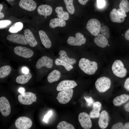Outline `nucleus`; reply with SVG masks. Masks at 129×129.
Instances as JSON below:
<instances>
[{"label":"nucleus","instance_id":"obj_7","mask_svg":"<svg viewBox=\"0 0 129 129\" xmlns=\"http://www.w3.org/2000/svg\"><path fill=\"white\" fill-rule=\"evenodd\" d=\"M32 124L31 120L26 117H19L15 122L16 127L18 129H28L31 127Z\"/></svg>","mask_w":129,"mask_h":129},{"label":"nucleus","instance_id":"obj_15","mask_svg":"<svg viewBox=\"0 0 129 129\" xmlns=\"http://www.w3.org/2000/svg\"><path fill=\"white\" fill-rule=\"evenodd\" d=\"M18 4L22 8L29 11L34 10L37 7V4L33 0H20Z\"/></svg>","mask_w":129,"mask_h":129},{"label":"nucleus","instance_id":"obj_30","mask_svg":"<svg viewBox=\"0 0 129 129\" xmlns=\"http://www.w3.org/2000/svg\"><path fill=\"white\" fill-rule=\"evenodd\" d=\"M23 26V24L21 22H16L10 27L9 31L12 33H16L21 30Z\"/></svg>","mask_w":129,"mask_h":129},{"label":"nucleus","instance_id":"obj_20","mask_svg":"<svg viewBox=\"0 0 129 129\" xmlns=\"http://www.w3.org/2000/svg\"><path fill=\"white\" fill-rule=\"evenodd\" d=\"M39 34L41 42L44 47L47 48H51V42L46 33L43 30H40L39 32Z\"/></svg>","mask_w":129,"mask_h":129},{"label":"nucleus","instance_id":"obj_27","mask_svg":"<svg viewBox=\"0 0 129 129\" xmlns=\"http://www.w3.org/2000/svg\"><path fill=\"white\" fill-rule=\"evenodd\" d=\"M55 11L57 14L58 18L62 19L64 20H67L69 18L68 13L63 11V8L61 6H58L55 9Z\"/></svg>","mask_w":129,"mask_h":129},{"label":"nucleus","instance_id":"obj_12","mask_svg":"<svg viewBox=\"0 0 129 129\" xmlns=\"http://www.w3.org/2000/svg\"><path fill=\"white\" fill-rule=\"evenodd\" d=\"M77 85V83L74 81L64 80L58 84L56 87V90L58 91H61L71 89Z\"/></svg>","mask_w":129,"mask_h":129},{"label":"nucleus","instance_id":"obj_32","mask_svg":"<svg viewBox=\"0 0 129 129\" xmlns=\"http://www.w3.org/2000/svg\"><path fill=\"white\" fill-rule=\"evenodd\" d=\"M58 129H74L75 128L72 124L65 121L60 122L57 126Z\"/></svg>","mask_w":129,"mask_h":129},{"label":"nucleus","instance_id":"obj_48","mask_svg":"<svg viewBox=\"0 0 129 129\" xmlns=\"http://www.w3.org/2000/svg\"><path fill=\"white\" fill-rule=\"evenodd\" d=\"M124 129H129V122L126 123L124 124Z\"/></svg>","mask_w":129,"mask_h":129},{"label":"nucleus","instance_id":"obj_3","mask_svg":"<svg viewBox=\"0 0 129 129\" xmlns=\"http://www.w3.org/2000/svg\"><path fill=\"white\" fill-rule=\"evenodd\" d=\"M112 69L114 74L118 77L123 78L126 75L127 70L124 67L123 62L120 60H117L114 61Z\"/></svg>","mask_w":129,"mask_h":129},{"label":"nucleus","instance_id":"obj_41","mask_svg":"<svg viewBox=\"0 0 129 129\" xmlns=\"http://www.w3.org/2000/svg\"><path fill=\"white\" fill-rule=\"evenodd\" d=\"M124 86L126 90L129 91V77L126 80L124 83Z\"/></svg>","mask_w":129,"mask_h":129},{"label":"nucleus","instance_id":"obj_47","mask_svg":"<svg viewBox=\"0 0 129 129\" xmlns=\"http://www.w3.org/2000/svg\"><path fill=\"white\" fill-rule=\"evenodd\" d=\"M18 91L21 94H22L25 92V90L24 88L21 87L19 89Z\"/></svg>","mask_w":129,"mask_h":129},{"label":"nucleus","instance_id":"obj_42","mask_svg":"<svg viewBox=\"0 0 129 129\" xmlns=\"http://www.w3.org/2000/svg\"><path fill=\"white\" fill-rule=\"evenodd\" d=\"M89 0H78L79 3L82 5H85Z\"/></svg>","mask_w":129,"mask_h":129},{"label":"nucleus","instance_id":"obj_51","mask_svg":"<svg viewBox=\"0 0 129 129\" xmlns=\"http://www.w3.org/2000/svg\"><path fill=\"white\" fill-rule=\"evenodd\" d=\"M7 0L8 1H12L13 0Z\"/></svg>","mask_w":129,"mask_h":129},{"label":"nucleus","instance_id":"obj_5","mask_svg":"<svg viewBox=\"0 0 129 129\" xmlns=\"http://www.w3.org/2000/svg\"><path fill=\"white\" fill-rule=\"evenodd\" d=\"M36 94L30 92H26L18 96L19 101L22 104L28 105L36 102Z\"/></svg>","mask_w":129,"mask_h":129},{"label":"nucleus","instance_id":"obj_44","mask_svg":"<svg viewBox=\"0 0 129 129\" xmlns=\"http://www.w3.org/2000/svg\"><path fill=\"white\" fill-rule=\"evenodd\" d=\"M124 36L125 39L128 40H129V29L125 32Z\"/></svg>","mask_w":129,"mask_h":129},{"label":"nucleus","instance_id":"obj_36","mask_svg":"<svg viewBox=\"0 0 129 129\" xmlns=\"http://www.w3.org/2000/svg\"><path fill=\"white\" fill-rule=\"evenodd\" d=\"M11 23L9 20H1L0 21V28L2 29L6 27Z\"/></svg>","mask_w":129,"mask_h":129},{"label":"nucleus","instance_id":"obj_19","mask_svg":"<svg viewBox=\"0 0 129 129\" xmlns=\"http://www.w3.org/2000/svg\"><path fill=\"white\" fill-rule=\"evenodd\" d=\"M52 10V7L47 4L41 5L39 6L37 9V12L39 15L46 16L50 15Z\"/></svg>","mask_w":129,"mask_h":129},{"label":"nucleus","instance_id":"obj_49","mask_svg":"<svg viewBox=\"0 0 129 129\" xmlns=\"http://www.w3.org/2000/svg\"><path fill=\"white\" fill-rule=\"evenodd\" d=\"M4 14L0 12V19H2L4 18Z\"/></svg>","mask_w":129,"mask_h":129},{"label":"nucleus","instance_id":"obj_50","mask_svg":"<svg viewBox=\"0 0 129 129\" xmlns=\"http://www.w3.org/2000/svg\"><path fill=\"white\" fill-rule=\"evenodd\" d=\"M3 8V5L1 4H0V12H1V11H2Z\"/></svg>","mask_w":129,"mask_h":129},{"label":"nucleus","instance_id":"obj_39","mask_svg":"<svg viewBox=\"0 0 129 129\" xmlns=\"http://www.w3.org/2000/svg\"><path fill=\"white\" fill-rule=\"evenodd\" d=\"M52 111H49L48 113L44 116L43 119V121L46 123H47L48 118L52 115Z\"/></svg>","mask_w":129,"mask_h":129},{"label":"nucleus","instance_id":"obj_26","mask_svg":"<svg viewBox=\"0 0 129 129\" xmlns=\"http://www.w3.org/2000/svg\"><path fill=\"white\" fill-rule=\"evenodd\" d=\"M32 77L31 74L28 72L25 74L24 75H21L16 78V82L20 84H23L27 82Z\"/></svg>","mask_w":129,"mask_h":129},{"label":"nucleus","instance_id":"obj_31","mask_svg":"<svg viewBox=\"0 0 129 129\" xmlns=\"http://www.w3.org/2000/svg\"><path fill=\"white\" fill-rule=\"evenodd\" d=\"M55 62L57 65H62L63 66L65 69L68 71L70 70L73 68V67L72 65L62 61L59 58H57L55 59Z\"/></svg>","mask_w":129,"mask_h":129},{"label":"nucleus","instance_id":"obj_6","mask_svg":"<svg viewBox=\"0 0 129 129\" xmlns=\"http://www.w3.org/2000/svg\"><path fill=\"white\" fill-rule=\"evenodd\" d=\"M73 92V90L72 89L61 91L58 93L56 98L60 104H66L70 100Z\"/></svg>","mask_w":129,"mask_h":129},{"label":"nucleus","instance_id":"obj_43","mask_svg":"<svg viewBox=\"0 0 129 129\" xmlns=\"http://www.w3.org/2000/svg\"><path fill=\"white\" fill-rule=\"evenodd\" d=\"M117 11L118 13L121 15L126 16V14L123 10L120 9H118Z\"/></svg>","mask_w":129,"mask_h":129},{"label":"nucleus","instance_id":"obj_8","mask_svg":"<svg viewBox=\"0 0 129 129\" xmlns=\"http://www.w3.org/2000/svg\"><path fill=\"white\" fill-rule=\"evenodd\" d=\"M86 39L84 36L79 32L77 33L75 37L70 36L67 40V43L70 45L80 46L84 44L86 42Z\"/></svg>","mask_w":129,"mask_h":129},{"label":"nucleus","instance_id":"obj_33","mask_svg":"<svg viewBox=\"0 0 129 129\" xmlns=\"http://www.w3.org/2000/svg\"><path fill=\"white\" fill-rule=\"evenodd\" d=\"M120 9L125 13L129 11V2L128 0H122L120 2L119 5Z\"/></svg>","mask_w":129,"mask_h":129},{"label":"nucleus","instance_id":"obj_18","mask_svg":"<svg viewBox=\"0 0 129 129\" xmlns=\"http://www.w3.org/2000/svg\"><path fill=\"white\" fill-rule=\"evenodd\" d=\"M24 33L28 43L30 46L34 47L38 44V43L32 33L29 29L25 30Z\"/></svg>","mask_w":129,"mask_h":129},{"label":"nucleus","instance_id":"obj_23","mask_svg":"<svg viewBox=\"0 0 129 129\" xmlns=\"http://www.w3.org/2000/svg\"><path fill=\"white\" fill-rule=\"evenodd\" d=\"M66 25V22L64 20L59 18H56L52 19L50 21L49 25L52 28H54L58 27H63Z\"/></svg>","mask_w":129,"mask_h":129},{"label":"nucleus","instance_id":"obj_13","mask_svg":"<svg viewBox=\"0 0 129 129\" xmlns=\"http://www.w3.org/2000/svg\"><path fill=\"white\" fill-rule=\"evenodd\" d=\"M7 39L10 41L19 44L26 45L28 43L24 35L22 34H12L9 35L7 37Z\"/></svg>","mask_w":129,"mask_h":129},{"label":"nucleus","instance_id":"obj_29","mask_svg":"<svg viewBox=\"0 0 129 129\" xmlns=\"http://www.w3.org/2000/svg\"><path fill=\"white\" fill-rule=\"evenodd\" d=\"M11 69L10 66L5 65L0 68V78H4L8 75L10 73Z\"/></svg>","mask_w":129,"mask_h":129},{"label":"nucleus","instance_id":"obj_9","mask_svg":"<svg viewBox=\"0 0 129 129\" xmlns=\"http://www.w3.org/2000/svg\"><path fill=\"white\" fill-rule=\"evenodd\" d=\"M90 117L87 113L82 112L79 114V121L81 127L84 129H89L92 126V123Z\"/></svg>","mask_w":129,"mask_h":129},{"label":"nucleus","instance_id":"obj_34","mask_svg":"<svg viewBox=\"0 0 129 129\" xmlns=\"http://www.w3.org/2000/svg\"><path fill=\"white\" fill-rule=\"evenodd\" d=\"M100 31L103 36L106 38H109L110 37L109 29L106 26H103L101 28Z\"/></svg>","mask_w":129,"mask_h":129},{"label":"nucleus","instance_id":"obj_25","mask_svg":"<svg viewBox=\"0 0 129 129\" xmlns=\"http://www.w3.org/2000/svg\"><path fill=\"white\" fill-rule=\"evenodd\" d=\"M59 54L60 55L59 59L62 61L71 65H73L76 63V60L74 59L69 58L65 51L63 50H60Z\"/></svg>","mask_w":129,"mask_h":129},{"label":"nucleus","instance_id":"obj_22","mask_svg":"<svg viewBox=\"0 0 129 129\" xmlns=\"http://www.w3.org/2000/svg\"><path fill=\"white\" fill-rule=\"evenodd\" d=\"M95 43L98 46L104 48L108 44V41L106 38L101 34H99L94 39Z\"/></svg>","mask_w":129,"mask_h":129},{"label":"nucleus","instance_id":"obj_1","mask_svg":"<svg viewBox=\"0 0 129 129\" xmlns=\"http://www.w3.org/2000/svg\"><path fill=\"white\" fill-rule=\"evenodd\" d=\"M79 66L85 73L92 75L96 72L98 69L97 63L94 61H91L87 59L82 58L79 61Z\"/></svg>","mask_w":129,"mask_h":129},{"label":"nucleus","instance_id":"obj_46","mask_svg":"<svg viewBox=\"0 0 129 129\" xmlns=\"http://www.w3.org/2000/svg\"><path fill=\"white\" fill-rule=\"evenodd\" d=\"M22 72L24 74L28 73L29 71L28 69L26 67H24L22 68Z\"/></svg>","mask_w":129,"mask_h":129},{"label":"nucleus","instance_id":"obj_37","mask_svg":"<svg viewBox=\"0 0 129 129\" xmlns=\"http://www.w3.org/2000/svg\"><path fill=\"white\" fill-rule=\"evenodd\" d=\"M100 114V112L95 111L92 110L90 112L89 115L91 118H99Z\"/></svg>","mask_w":129,"mask_h":129},{"label":"nucleus","instance_id":"obj_21","mask_svg":"<svg viewBox=\"0 0 129 129\" xmlns=\"http://www.w3.org/2000/svg\"><path fill=\"white\" fill-rule=\"evenodd\" d=\"M129 100V95L123 94L115 97L113 100V103L115 106H119L125 103Z\"/></svg>","mask_w":129,"mask_h":129},{"label":"nucleus","instance_id":"obj_38","mask_svg":"<svg viewBox=\"0 0 129 129\" xmlns=\"http://www.w3.org/2000/svg\"><path fill=\"white\" fill-rule=\"evenodd\" d=\"M124 125L121 122L116 123L113 124L111 127L112 129H123Z\"/></svg>","mask_w":129,"mask_h":129},{"label":"nucleus","instance_id":"obj_4","mask_svg":"<svg viewBox=\"0 0 129 129\" xmlns=\"http://www.w3.org/2000/svg\"><path fill=\"white\" fill-rule=\"evenodd\" d=\"M86 28L92 35L96 36H97L100 32L101 24L97 20L92 18L86 24Z\"/></svg>","mask_w":129,"mask_h":129},{"label":"nucleus","instance_id":"obj_35","mask_svg":"<svg viewBox=\"0 0 129 129\" xmlns=\"http://www.w3.org/2000/svg\"><path fill=\"white\" fill-rule=\"evenodd\" d=\"M102 105L99 102L97 101L93 103L92 110L100 112L101 108Z\"/></svg>","mask_w":129,"mask_h":129},{"label":"nucleus","instance_id":"obj_45","mask_svg":"<svg viewBox=\"0 0 129 129\" xmlns=\"http://www.w3.org/2000/svg\"><path fill=\"white\" fill-rule=\"evenodd\" d=\"M124 108L126 111L129 112V102L125 105Z\"/></svg>","mask_w":129,"mask_h":129},{"label":"nucleus","instance_id":"obj_10","mask_svg":"<svg viewBox=\"0 0 129 129\" xmlns=\"http://www.w3.org/2000/svg\"><path fill=\"white\" fill-rule=\"evenodd\" d=\"M14 51L16 55L25 58H29L33 55V51L27 47L21 46L16 47Z\"/></svg>","mask_w":129,"mask_h":129},{"label":"nucleus","instance_id":"obj_14","mask_svg":"<svg viewBox=\"0 0 129 129\" xmlns=\"http://www.w3.org/2000/svg\"><path fill=\"white\" fill-rule=\"evenodd\" d=\"M53 65V60L48 57L43 56L38 60L36 65L37 69L45 66L48 68H51Z\"/></svg>","mask_w":129,"mask_h":129},{"label":"nucleus","instance_id":"obj_28","mask_svg":"<svg viewBox=\"0 0 129 129\" xmlns=\"http://www.w3.org/2000/svg\"><path fill=\"white\" fill-rule=\"evenodd\" d=\"M66 8L71 14H73L75 11V8L74 4V0H63Z\"/></svg>","mask_w":129,"mask_h":129},{"label":"nucleus","instance_id":"obj_24","mask_svg":"<svg viewBox=\"0 0 129 129\" xmlns=\"http://www.w3.org/2000/svg\"><path fill=\"white\" fill-rule=\"evenodd\" d=\"M61 73L59 70H55L52 71L48 75L47 80L50 83L58 81L61 77Z\"/></svg>","mask_w":129,"mask_h":129},{"label":"nucleus","instance_id":"obj_11","mask_svg":"<svg viewBox=\"0 0 129 129\" xmlns=\"http://www.w3.org/2000/svg\"><path fill=\"white\" fill-rule=\"evenodd\" d=\"M0 111L1 114L5 117L8 116L11 112L10 103L8 99L4 97L0 98Z\"/></svg>","mask_w":129,"mask_h":129},{"label":"nucleus","instance_id":"obj_2","mask_svg":"<svg viewBox=\"0 0 129 129\" xmlns=\"http://www.w3.org/2000/svg\"><path fill=\"white\" fill-rule=\"evenodd\" d=\"M111 84L110 79L105 76L98 78L95 83L96 88L100 93L104 92L107 91L110 88Z\"/></svg>","mask_w":129,"mask_h":129},{"label":"nucleus","instance_id":"obj_17","mask_svg":"<svg viewBox=\"0 0 129 129\" xmlns=\"http://www.w3.org/2000/svg\"><path fill=\"white\" fill-rule=\"evenodd\" d=\"M126 16H125L120 14L115 8L113 9L110 12L109 14V17L111 21L114 22L121 23L123 22Z\"/></svg>","mask_w":129,"mask_h":129},{"label":"nucleus","instance_id":"obj_16","mask_svg":"<svg viewBox=\"0 0 129 129\" xmlns=\"http://www.w3.org/2000/svg\"><path fill=\"white\" fill-rule=\"evenodd\" d=\"M98 120V124L100 128L104 129L108 126L109 121V117L108 112L103 110L100 114Z\"/></svg>","mask_w":129,"mask_h":129},{"label":"nucleus","instance_id":"obj_40","mask_svg":"<svg viewBox=\"0 0 129 129\" xmlns=\"http://www.w3.org/2000/svg\"><path fill=\"white\" fill-rule=\"evenodd\" d=\"M97 6L100 8L103 7L105 4L104 0H97Z\"/></svg>","mask_w":129,"mask_h":129}]
</instances>
